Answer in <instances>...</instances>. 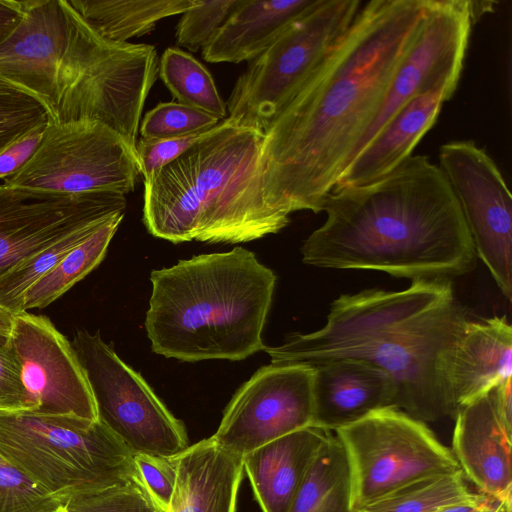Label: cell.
I'll return each mask as SVG.
<instances>
[{
  "instance_id": "1",
  "label": "cell",
  "mask_w": 512,
  "mask_h": 512,
  "mask_svg": "<svg viewBox=\"0 0 512 512\" xmlns=\"http://www.w3.org/2000/svg\"><path fill=\"white\" fill-rule=\"evenodd\" d=\"M429 0H371L324 62L265 131L268 202L289 216L322 211L375 119Z\"/></svg>"
},
{
  "instance_id": "2",
  "label": "cell",
  "mask_w": 512,
  "mask_h": 512,
  "mask_svg": "<svg viewBox=\"0 0 512 512\" xmlns=\"http://www.w3.org/2000/svg\"><path fill=\"white\" fill-rule=\"evenodd\" d=\"M469 320L448 279L416 280L401 291L369 289L335 299L322 328L290 334L264 350L274 365L353 359L384 371L395 408L422 421L455 416L449 371Z\"/></svg>"
},
{
  "instance_id": "3",
  "label": "cell",
  "mask_w": 512,
  "mask_h": 512,
  "mask_svg": "<svg viewBox=\"0 0 512 512\" xmlns=\"http://www.w3.org/2000/svg\"><path fill=\"white\" fill-rule=\"evenodd\" d=\"M322 211L324 223L301 247L305 264L412 281L450 280L476 265L459 203L428 156L412 155L366 184L334 187Z\"/></svg>"
},
{
  "instance_id": "4",
  "label": "cell",
  "mask_w": 512,
  "mask_h": 512,
  "mask_svg": "<svg viewBox=\"0 0 512 512\" xmlns=\"http://www.w3.org/2000/svg\"><path fill=\"white\" fill-rule=\"evenodd\" d=\"M264 134L222 120L144 180L143 223L172 243L237 244L279 232L290 217L267 200Z\"/></svg>"
},
{
  "instance_id": "5",
  "label": "cell",
  "mask_w": 512,
  "mask_h": 512,
  "mask_svg": "<svg viewBox=\"0 0 512 512\" xmlns=\"http://www.w3.org/2000/svg\"><path fill=\"white\" fill-rule=\"evenodd\" d=\"M145 328L154 353L184 362L237 361L265 346L274 272L243 247L151 272Z\"/></svg>"
},
{
  "instance_id": "6",
  "label": "cell",
  "mask_w": 512,
  "mask_h": 512,
  "mask_svg": "<svg viewBox=\"0 0 512 512\" xmlns=\"http://www.w3.org/2000/svg\"><path fill=\"white\" fill-rule=\"evenodd\" d=\"M0 454L61 503L139 478L133 453L99 419L0 412Z\"/></svg>"
},
{
  "instance_id": "7",
  "label": "cell",
  "mask_w": 512,
  "mask_h": 512,
  "mask_svg": "<svg viewBox=\"0 0 512 512\" xmlns=\"http://www.w3.org/2000/svg\"><path fill=\"white\" fill-rule=\"evenodd\" d=\"M72 11L51 120L99 121L136 149L143 107L158 76L157 50L149 44L105 40Z\"/></svg>"
},
{
  "instance_id": "8",
  "label": "cell",
  "mask_w": 512,
  "mask_h": 512,
  "mask_svg": "<svg viewBox=\"0 0 512 512\" xmlns=\"http://www.w3.org/2000/svg\"><path fill=\"white\" fill-rule=\"evenodd\" d=\"M361 6V0H316L248 62L226 102V119L264 134L331 53Z\"/></svg>"
},
{
  "instance_id": "9",
  "label": "cell",
  "mask_w": 512,
  "mask_h": 512,
  "mask_svg": "<svg viewBox=\"0 0 512 512\" xmlns=\"http://www.w3.org/2000/svg\"><path fill=\"white\" fill-rule=\"evenodd\" d=\"M140 176L137 150L107 125L89 119L50 120L35 153L1 186L31 198L126 195Z\"/></svg>"
},
{
  "instance_id": "10",
  "label": "cell",
  "mask_w": 512,
  "mask_h": 512,
  "mask_svg": "<svg viewBox=\"0 0 512 512\" xmlns=\"http://www.w3.org/2000/svg\"><path fill=\"white\" fill-rule=\"evenodd\" d=\"M348 465L351 512L395 490L460 467L422 421L382 408L333 431Z\"/></svg>"
},
{
  "instance_id": "11",
  "label": "cell",
  "mask_w": 512,
  "mask_h": 512,
  "mask_svg": "<svg viewBox=\"0 0 512 512\" xmlns=\"http://www.w3.org/2000/svg\"><path fill=\"white\" fill-rule=\"evenodd\" d=\"M71 345L90 385L98 419L133 455L173 457L188 447L182 422L98 332L78 330Z\"/></svg>"
},
{
  "instance_id": "12",
  "label": "cell",
  "mask_w": 512,
  "mask_h": 512,
  "mask_svg": "<svg viewBox=\"0 0 512 512\" xmlns=\"http://www.w3.org/2000/svg\"><path fill=\"white\" fill-rule=\"evenodd\" d=\"M439 165L472 238L476 255L497 286L512 296V198L501 171L473 140H454L439 148Z\"/></svg>"
},
{
  "instance_id": "13",
  "label": "cell",
  "mask_w": 512,
  "mask_h": 512,
  "mask_svg": "<svg viewBox=\"0 0 512 512\" xmlns=\"http://www.w3.org/2000/svg\"><path fill=\"white\" fill-rule=\"evenodd\" d=\"M313 367L263 366L234 394L212 436L243 457L277 438L313 427Z\"/></svg>"
},
{
  "instance_id": "14",
  "label": "cell",
  "mask_w": 512,
  "mask_h": 512,
  "mask_svg": "<svg viewBox=\"0 0 512 512\" xmlns=\"http://www.w3.org/2000/svg\"><path fill=\"white\" fill-rule=\"evenodd\" d=\"M475 21L473 1L429 0L419 32L398 64L381 108L349 164L409 100L443 83L459 82Z\"/></svg>"
},
{
  "instance_id": "15",
  "label": "cell",
  "mask_w": 512,
  "mask_h": 512,
  "mask_svg": "<svg viewBox=\"0 0 512 512\" xmlns=\"http://www.w3.org/2000/svg\"><path fill=\"white\" fill-rule=\"evenodd\" d=\"M6 347L25 388L28 411L98 420L95 401L71 342L44 316L15 313Z\"/></svg>"
},
{
  "instance_id": "16",
  "label": "cell",
  "mask_w": 512,
  "mask_h": 512,
  "mask_svg": "<svg viewBox=\"0 0 512 512\" xmlns=\"http://www.w3.org/2000/svg\"><path fill=\"white\" fill-rule=\"evenodd\" d=\"M125 209V195L116 192L31 198L0 185V276L72 230Z\"/></svg>"
},
{
  "instance_id": "17",
  "label": "cell",
  "mask_w": 512,
  "mask_h": 512,
  "mask_svg": "<svg viewBox=\"0 0 512 512\" xmlns=\"http://www.w3.org/2000/svg\"><path fill=\"white\" fill-rule=\"evenodd\" d=\"M511 379L458 407L451 452L478 493L512 501Z\"/></svg>"
},
{
  "instance_id": "18",
  "label": "cell",
  "mask_w": 512,
  "mask_h": 512,
  "mask_svg": "<svg viewBox=\"0 0 512 512\" xmlns=\"http://www.w3.org/2000/svg\"><path fill=\"white\" fill-rule=\"evenodd\" d=\"M21 22L0 44V77L35 96L51 115L73 11L67 0H26Z\"/></svg>"
},
{
  "instance_id": "19",
  "label": "cell",
  "mask_w": 512,
  "mask_h": 512,
  "mask_svg": "<svg viewBox=\"0 0 512 512\" xmlns=\"http://www.w3.org/2000/svg\"><path fill=\"white\" fill-rule=\"evenodd\" d=\"M313 370V427L334 431L375 410L395 408L391 378L369 363L341 359Z\"/></svg>"
},
{
  "instance_id": "20",
  "label": "cell",
  "mask_w": 512,
  "mask_h": 512,
  "mask_svg": "<svg viewBox=\"0 0 512 512\" xmlns=\"http://www.w3.org/2000/svg\"><path fill=\"white\" fill-rule=\"evenodd\" d=\"M457 85L455 81L446 82L409 100L348 165L335 187L375 181L412 156Z\"/></svg>"
},
{
  "instance_id": "21",
  "label": "cell",
  "mask_w": 512,
  "mask_h": 512,
  "mask_svg": "<svg viewBox=\"0 0 512 512\" xmlns=\"http://www.w3.org/2000/svg\"><path fill=\"white\" fill-rule=\"evenodd\" d=\"M331 431L306 427L242 457L263 512H288L309 467Z\"/></svg>"
},
{
  "instance_id": "22",
  "label": "cell",
  "mask_w": 512,
  "mask_h": 512,
  "mask_svg": "<svg viewBox=\"0 0 512 512\" xmlns=\"http://www.w3.org/2000/svg\"><path fill=\"white\" fill-rule=\"evenodd\" d=\"M177 479L166 512H235L244 466L212 437L175 455Z\"/></svg>"
},
{
  "instance_id": "23",
  "label": "cell",
  "mask_w": 512,
  "mask_h": 512,
  "mask_svg": "<svg viewBox=\"0 0 512 512\" xmlns=\"http://www.w3.org/2000/svg\"><path fill=\"white\" fill-rule=\"evenodd\" d=\"M316 0H236L227 17L202 48L205 61H251L262 53Z\"/></svg>"
},
{
  "instance_id": "24",
  "label": "cell",
  "mask_w": 512,
  "mask_h": 512,
  "mask_svg": "<svg viewBox=\"0 0 512 512\" xmlns=\"http://www.w3.org/2000/svg\"><path fill=\"white\" fill-rule=\"evenodd\" d=\"M512 328L506 317L469 321L454 352L449 382L457 406L511 379Z\"/></svg>"
},
{
  "instance_id": "25",
  "label": "cell",
  "mask_w": 512,
  "mask_h": 512,
  "mask_svg": "<svg viewBox=\"0 0 512 512\" xmlns=\"http://www.w3.org/2000/svg\"><path fill=\"white\" fill-rule=\"evenodd\" d=\"M97 35L114 43L150 33L166 17L181 15L198 0H67Z\"/></svg>"
},
{
  "instance_id": "26",
  "label": "cell",
  "mask_w": 512,
  "mask_h": 512,
  "mask_svg": "<svg viewBox=\"0 0 512 512\" xmlns=\"http://www.w3.org/2000/svg\"><path fill=\"white\" fill-rule=\"evenodd\" d=\"M288 512H351L348 465L332 431L309 467Z\"/></svg>"
},
{
  "instance_id": "27",
  "label": "cell",
  "mask_w": 512,
  "mask_h": 512,
  "mask_svg": "<svg viewBox=\"0 0 512 512\" xmlns=\"http://www.w3.org/2000/svg\"><path fill=\"white\" fill-rule=\"evenodd\" d=\"M125 213L117 214L72 249L26 292L22 311L45 308L89 274L103 260Z\"/></svg>"
},
{
  "instance_id": "28",
  "label": "cell",
  "mask_w": 512,
  "mask_h": 512,
  "mask_svg": "<svg viewBox=\"0 0 512 512\" xmlns=\"http://www.w3.org/2000/svg\"><path fill=\"white\" fill-rule=\"evenodd\" d=\"M484 498L488 497L469 489L459 470L415 481L352 512H438Z\"/></svg>"
},
{
  "instance_id": "29",
  "label": "cell",
  "mask_w": 512,
  "mask_h": 512,
  "mask_svg": "<svg viewBox=\"0 0 512 512\" xmlns=\"http://www.w3.org/2000/svg\"><path fill=\"white\" fill-rule=\"evenodd\" d=\"M158 75L179 103L209 113L220 121L227 118L226 102L212 75L186 51L167 48L159 58Z\"/></svg>"
},
{
  "instance_id": "30",
  "label": "cell",
  "mask_w": 512,
  "mask_h": 512,
  "mask_svg": "<svg viewBox=\"0 0 512 512\" xmlns=\"http://www.w3.org/2000/svg\"><path fill=\"white\" fill-rule=\"evenodd\" d=\"M114 216L72 230L22 259L2 274L0 276V305L13 314L21 312L27 290L53 269L72 249Z\"/></svg>"
},
{
  "instance_id": "31",
  "label": "cell",
  "mask_w": 512,
  "mask_h": 512,
  "mask_svg": "<svg viewBox=\"0 0 512 512\" xmlns=\"http://www.w3.org/2000/svg\"><path fill=\"white\" fill-rule=\"evenodd\" d=\"M50 120L48 110L41 101L0 77V151Z\"/></svg>"
},
{
  "instance_id": "32",
  "label": "cell",
  "mask_w": 512,
  "mask_h": 512,
  "mask_svg": "<svg viewBox=\"0 0 512 512\" xmlns=\"http://www.w3.org/2000/svg\"><path fill=\"white\" fill-rule=\"evenodd\" d=\"M221 121L194 107L179 102H162L143 117L139 132L143 138H174L206 132Z\"/></svg>"
},
{
  "instance_id": "33",
  "label": "cell",
  "mask_w": 512,
  "mask_h": 512,
  "mask_svg": "<svg viewBox=\"0 0 512 512\" xmlns=\"http://www.w3.org/2000/svg\"><path fill=\"white\" fill-rule=\"evenodd\" d=\"M63 512H163L139 478L71 497Z\"/></svg>"
},
{
  "instance_id": "34",
  "label": "cell",
  "mask_w": 512,
  "mask_h": 512,
  "mask_svg": "<svg viewBox=\"0 0 512 512\" xmlns=\"http://www.w3.org/2000/svg\"><path fill=\"white\" fill-rule=\"evenodd\" d=\"M61 505L0 454V512H54Z\"/></svg>"
},
{
  "instance_id": "35",
  "label": "cell",
  "mask_w": 512,
  "mask_h": 512,
  "mask_svg": "<svg viewBox=\"0 0 512 512\" xmlns=\"http://www.w3.org/2000/svg\"><path fill=\"white\" fill-rule=\"evenodd\" d=\"M236 0L202 1L181 14L176 27V43L189 51H199L220 27Z\"/></svg>"
},
{
  "instance_id": "36",
  "label": "cell",
  "mask_w": 512,
  "mask_h": 512,
  "mask_svg": "<svg viewBox=\"0 0 512 512\" xmlns=\"http://www.w3.org/2000/svg\"><path fill=\"white\" fill-rule=\"evenodd\" d=\"M133 460L143 486L157 506L166 512L172 500L177 479L175 456L134 454Z\"/></svg>"
},
{
  "instance_id": "37",
  "label": "cell",
  "mask_w": 512,
  "mask_h": 512,
  "mask_svg": "<svg viewBox=\"0 0 512 512\" xmlns=\"http://www.w3.org/2000/svg\"><path fill=\"white\" fill-rule=\"evenodd\" d=\"M209 131L164 139L141 137L137 141L136 150L144 180L181 156Z\"/></svg>"
},
{
  "instance_id": "38",
  "label": "cell",
  "mask_w": 512,
  "mask_h": 512,
  "mask_svg": "<svg viewBox=\"0 0 512 512\" xmlns=\"http://www.w3.org/2000/svg\"><path fill=\"white\" fill-rule=\"evenodd\" d=\"M28 411L18 365L5 346H0V412Z\"/></svg>"
},
{
  "instance_id": "39",
  "label": "cell",
  "mask_w": 512,
  "mask_h": 512,
  "mask_svg": "<svg viewBox=\"0 0 512 512\" xmlns=\"http://www.w3.org/2000/svg\"><path fill=\"white\" fill-rule=\"evenodd\" d=\"M48 123L36 126L0 151V179L4 181L29 161L40 145Z\"/></svg>"
},
{
  "instance_id": "40",
  "label": "cell",
  "mask_w": 512,
  "mask_h": 512,
  "mask_svg": "<svg viewBox=\"0 0 512 512\" xmlns=\"http://www.w3.org/2000/svg\"><path fill=\"white\" fill-rule=\"evenodd\" d=\"M24 14L23 1L0 0V44L21 22Z\"/></svg>"
},
{
  "instance_id": "41",
  "label": "cell",
  "mask_w": 512,
  "mask_h": 512,
  "mask_svg": "<svg viewBox=\"0 0 512 512\" xmlns=\"http://www.w3.org/2000/svg\"><path fill=\"white\" fill-rule=\"evenodd\" d=\"M495 502L497 501H494L490 498H484L474 502H467L449 506L438 512H480L490 507Z\"/></svg>"
},
{
  "instance_id": "42",
  "label": "cell",
  "mask_w": 512,
  "mask_h": 512,
  "mask_svg": "<svg viewBox=\"0 0 512 512\" xmlns=\"http://www.w3.org/2000/svg\"><path fill=\"white\" fill-rule=\"evenodd\" d=\"M14 314L0 305V346H5L13 320Z\"/></svg>"
},
{
  "instance_id": "43",
  "label": "cell",
  "mask_w": 512,
  "mask_h": 512,
  "mask_svg": "<svg viewBox=\"0 0 512 512\" xmlns=\"http://www.w3.org/2000/svg\"><path fill=\"white\" fill-rule=\"evenodd\" d=\"M480 512H512V501H497Z\"/></svg>"
},
{
  "instance_id": "44",
  "label": "cell",
  "mask_w": 512,
  "mask_h": 512,
  "mask_svg": "<svg viewBox=\"0 0 512 512\" xmlns=\"http://www.w3.org/2000/svg\"><path fill=\"white\" fill-rule=\"evenodd\" d=\"M54 512H63L62 505Z\"/></svg>"
}]
</instances>
